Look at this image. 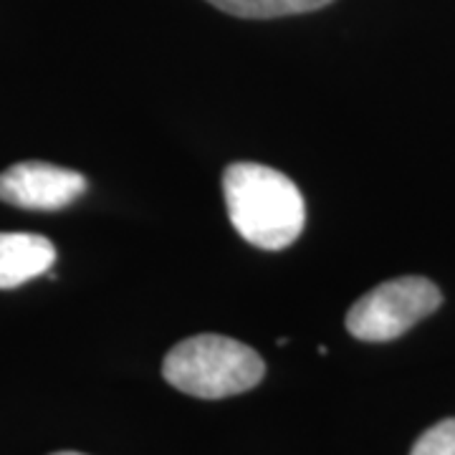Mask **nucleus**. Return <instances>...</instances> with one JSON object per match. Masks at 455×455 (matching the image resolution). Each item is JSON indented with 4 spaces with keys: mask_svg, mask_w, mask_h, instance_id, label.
<instances>
[{
    "mask_svg": "<svg viewBox=\"0 0 455 455\" xmlns=\"http://www.w3.org/2000/svg\"><path fill=\"white\" fill-rule=\"evenodd\" d=\"M228 218L260 251H283L307 226V203L291 178L259 163H233L223 172Z\"/></svg>",
    "mask_w": 455,
    "mask_h": 455,
    "instance_id": "f257e3e1",
    "label": "nucleus"
},
{
    "mask_svg": "<svg viewBox=\"0 0 455 455\" xmlns=\"http://www.w3.org/2000/svg\"><path fill=\"white\" fill-rule=\"evenodd\" d=\"M266 362L243 341L223 334H197L175 344L163 362V377L175 390L200 400H223L253 390Z\"/></svg>",
    "mask_w": 455,
    "mask_h": 455,
    "instance_id": "f03ea898",
    "label": "nucleus"
},
{
    "mask_svg": "<svg viewBox=\"0 0 455 455\" xmlns=\"http://www.w3.org/2000/svg\"><path fill=\"white\" fill-rule=\"evenodd\" d=\"M443 304L440 289L425 276L385 281L347 311V331L359 341H392L407 334Z\"/></svg>",
    "mask_w": 455,
    "mask_h": 455,
    "instance_id": "7ed1b4c3",
    "label": "nucleus"
},
{
    "mask_svg": "<svg viewBox=\"0 0 455 455\" xmlns=\"http://www.w3.org/2000/svg\"><path fill=\"white\" fill-rule=\"evenodd\" d=\"M89 182L82 172L51 163H18L0 172V200L26 211H61L82 197Z\"/></svg>",
    "mask_w": 455,
    "mask_h": 455,
    "instance_id": "20e7f679",
    "label": "nucleus"
},
{
    "mask_svg": "<svg viewBox=\"0 0 455 455\" xmlns=\"http://www.w3.org/2000/svg\"><path fill=\"white\" fill-rule=\"evenodd\" d=\"M56 248L33 233H0V289H16L31 278L49 274Z\"/></svg>",
    "mask_w": 455,
    "mask_h": 455,
    "instance_id": "39448f33",
    "label": "nucleus"
},
{
    "mask_svg": "<svg viewBox=\"0 0 455 455\" xmlns=\"http://www.w3.org/2000/svg\"><path fill=\"white\" fill-rule=\"evenodd\" d=\"M208 3L228 16L268 20V18L314 13V11L324 8L334 0H208Z\"/></svg>",
    "mask_w": 455,
    "mask_h": 455,
    "instance_id": "423d86ee",
    "label": "nucleus"
},
{
    "mask_svg": "<svg viewBox=\"0 0 455 455\" xmlns=\"http://www.w3.org/2000/svg\"><path fill=\"white\" fill-rule=\"evenodd\" d=\"M410 455H455V418L440 420L415 440Z\"/></svg>",
    "mask_w": 455,
    "mask_h": 455,
    "instance_id": "0eeeda50",
    "label": "nucleus"
},
{
    "mask_svg": "<svg viewBox=\"0 0 455 455\" xmlns=\"http://www.w3.org/2000/svg\"><path fill=\"white\" fill-rule=\"evenodd\" d=\"M51 455H84V453H76V451H59V453H51Z\"/></svg>",
    "mask_w": 455,
    "mask_h": 455,
    "instance_id": "6e6552de",
    "label": "nucleus"
}]
</instances>
